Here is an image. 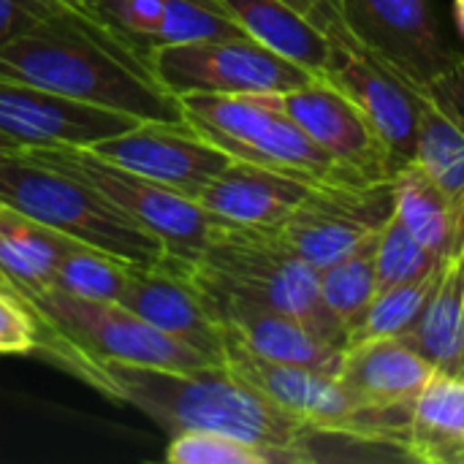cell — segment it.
I'll use <instances>...</instances> for the list:
<instances>
[{
  "label": "cell",
  "mask_w": 464,
  "mask_h": 464,
  "mask_svg": "<svg viewBox=\"0 0 464 464\" xmlns=\"http://www.w3.org/2000/svg\"><path fill=\"white\" fill-rule=\"evenodd\" d=\"M90 389L133 405L169 435L218 432L275 454L277 464L416 462L408 446L362 432L315 427L264 397L226 364L163 370L95 362Z\"/></svg>",
  "instance_id": "cell-1"
},
{
  "label": "cell",
  "mask_w": 464,
  "mask_h": 464,
  "mask_svg": "<svg viewBox=\"0 0 464 464\" xmlns=\"http://www.w3.org/2000/svg\"><path fill=\"white\" fill-rule=\"evenodd\" d=\"M0 76L139 122H188L182 98L160 84L150 54L76 0L0 46Z\"/></svg>",
  "instance_id": "cell-2"
},
{
  "label": "cell",
  "mask_w": 464,
  "mask_h": 464,
  "mask_svg": "<svg viewBox=\"0 0 464 464\" xmlns=\"http://www.w3.org/2000/svg\"><path fill=\"white\" fill-rule=\"evenodd\" d=\"M38 332L33 353L90 386L95 362H125L163 370L212 364L204 353L141 321L117 302H98L65 291L22 296Z\"/></svg>",
  "instance_id": "cell-3"
},
{
  "label": "cell",
  "mask_w": 464,
  "mask_h": 464,
  "mask_svg": "<svg viewBox=\"0 0 464 464\" xmlns=\"http://www.w3.org/2000/svg\"><path fill=\"white\" fill-rule=\"evenodd\" d=\"M188 275L207 296H231L296 315L334 343L348 345V332L324 307L321 272L285 247L275 228L218 223Z\"/></svg>",
  "instance_id": "cell-4"
},
{
  "label": "cell",
  "mask_w": 464,
  "mask_h": 464,
  "mask_svg": "<svg viewBox=\"0 0 464 464\" xmlns=\"http://www.w3.org/2000/svg\"><path fill=\"white\" fill-rule=\"evenodd\" d=\"M185 120L231 160L310 185H370L329 158L283 109L280 95H182Z\"/></svg>",
  "instance_id": "cell-5"
},
{
  "label": "cell",
  "mask_w": 464,
  "mask_h": 464,
  "mask_svg": "<svg viewBox=\"0 0 464 464\" xmlns=\"http://www.w3.org/2000/svg\"><path fill=\"white\" fill-rule=\"evenodd\" d=\"M0 198L52 231L101 250L133 266H155L166 261L163 242L122 215L95 188L41 163L16 158L0 160Z\"/></svg>",
  "instance_id": "cell-6"
},
{
  "label": "cell",
  "mask_w": 464,
  "mask_h": 464,
  "mask_svg": "<svg viewBox=\"0 0 464 464\" xmlns=\"http://www.w3.org/2000/svg\"><path fill=\"white\" fill-rule=\"evenodd\" d=\"M33 163L52 171L68 174L73 179L95 188L106 201H111L122 215L136 220L141 228L152 231L163 247L166 258L174 264H196L207 250L218 218H212L198 201L179 196L158 182H150L84 147H33L22 150Z\"/></svg>",
  "instance_id": "cell-7"
},
{
  "label": "cell",
  "mask_w": 464,
  "mask_h": 464,
  "mask_svg": "<svg viewBox=\"0 0 464 464\" xmlns=\"http://www.w3.org/2000/svg\"><path fill=\"white\" fill-rule=\"evenodd\" d=\"M223 364L275 405L315 427L386 438L411 449V411L370 408L332 372L269 362L231 343H226Z\"/></svg>",
  "instance_id": "cell-8"
},
{
  "label": "cell",
  "mask_w": 464,
  "mask_h": 464,
  "mask_svg": "<svg viewBox=\"0 0 464 464\" xmlns=\"http://www.w3.org/2000/svg\"><path fill=\"white\" fill-rule=\"evenodd\" d=\"M160 84L182 95H283L315 79L247 33L169 44L150 52Z\"/></svg>",
  "instance_id": "cell-9"
},
{
  "label": "cell",
  "mask_w": 464,
  "mask_h": 464,
  "mask_svg": "<svg viewBox=\"0 0 464 464\" xmlns=\"http://www.w3.org/2000/svg\"><path fill=\"white\" fill-rule=\"evenodd\" d=\"M394 212L392 179L370 185H313L275 228L285 247L318 272L372 242Z\"/></svg>",
  "instance_id": "cell-10"
},
{
  "label": "cell",
  "mask_w": 464,
  "mask_h": 464,
  "mask_svg": "<svg viewBox=\"0 0 464 464\" xmlns=\"http://www.w3.org/2000/svg\"><path fill=\"white\" fill-rule=\"evenodd\" d=\"M340 8L353 38L416 87L432 84L464 57L435 0H343Z\"/></svg>",
  "instance_id": "cell-11"
},
{
  "label": "cell",
  "mask_w": 464,
  "mask_h": 464,
  "mask_svg": "<svg viewBox=\"0 0 464 464\" xmlns=\"http://www.w3.org/2000/svg\"><path fill=\"white\" fill-rule=\"evenodd\" d=\"M324 33L332 38L334 46L326 79L348 92L353 103L364 111L400 171L405 163L413 160L416 152L424 87L411 84L402 73L372 54L359 38H353V33L343 22V11L334 22L326 24Z\"/></svg>",
  "instance_id": "cell-12"
},
{
  "label": "cell",
  "mask_w": 464,
  "mask_h": 464,
  "mask_svg": "<svg viewBox=\"0 0 464 464\" xmlns=\"http://www.w3.org/2000/svg\"><path fill=\"white\" fill-rule=\"evenodd\" d=\"M90 150L193 201L231 160L190 122H136L133 128L92 144Z\"/></svg>",
  "instance_id": "cell-13"
},
{
  "label": "cell",
  "mask_w": 464,
  "mask_h": 464,
  "mask_svg": "<svg viewBox=\"0 0 464 464\" xmlns=\"http://www.w3.org/2000/svg\"><path fill=\"white\" fill-rule=\"evenodd\" d=\"M283 109L294 122L340 166L353 171L364 182L394 179L397 166L375 133L372 122L329 79H310L280 95Z\"/></svg>",
  "instance_id": "cell-14"
},
{
  "label": "cell",
  "mask_w": 464,
  "mask_h": 464,
  "mask_svg": "<svg viewBox=\"0 0 464 464\" xmlns=\"http://www.w3.org/2000/svg\"><path fill=\"white\" fill-rule=\"evenodd\" d=\"M139 120L0 76V136L24 150L84 147L111 139Z\"/></svg>",
  "instance_id": "cell-15"
},
{
  "label": "cell",
  "mask_w": 464,
  "mask_h": 464,
  "mask_svg": "<svg viewBox=\"0 0 464 464\" xmlns=\"http://www.w3.org/2000/svg\"><path fill=\"white\" fill-rule=\"evenodd\" d=\"M117 304L204 353L212 364H223V326L198 285L190 280L185 264L166 258L155 266H130Z\"/></svg>",
  "instance_id": "cell-16"
},
{
  "label": "cell",
  "mask_w": 464,
  "mask_h": 464,
  "mask_svg": "<svg viewBox=\"0 0 464 464\" xmlns=\"http://www.w3.org/2000/svg\"><path fill=\"white\" fill-rule=\"evenodd\" d=\"M204 299L218 315L226 343L239 345L269 362L299 364L337 375L345 356V345L334 343L307 321L231 296L204 294Z\"/></svg>",
  "instance_id": "cell-17"
},
{
  "label": "cell",
  "mask_w": 464,
  "mask_h": 464,
  "mask_svg": "<svg viewBox=\"0 0 464 464\" xmlns=\"http://www.w3.org/2000/svg\"><path fill=\"white\" fill-rule=\"evenodd\" d=\"M313 190L310 182L245 163L228 160L198 193V204L226 226L277 228Z\"/></svg>",
  "instance_id": "cell-18"
},
{
  "label": "cell",
  "mask_w": 464,
  "mask_h": 464,
  "mask_svg": "<svg viewBox=\"0 0 464 464\" xmlns=\"http://www.w3.org/2000/svg\"><path fill=\"white\" fill-rule=\"evenodd\" d=\"M438 375L405 337H378L345 348L337 378L370 408L411 411L419 392Z\"/></svg>",
  "instance_id": "cell-19"
},
{
  "label": "cell",
  "mask_w": 464,
  "mask_h": 464,
  "mask_svg": "<svg viewBox=\"0 0 464 464\" xmlns=\"http://www.w3.org/2000/svg\"><path fill=\"white\" fill-rule=\"evenodd\" d=\"M223 5L237 19V24L266 49L302 65L315 79L329 76L334 46L315 22L283 0H223Z\"/></svg>",
  "instance_id": "cell-20"
},
{
  "label": "cell",
  "mask_w": 464,
  "mask_h": 464,
  "mask_svg": "<svg viewBox=\"0 0 464 464\" xmlns=\"http://www.w3.org/2000/svg\"><path fill=\"white\" fill-rule=\"evenodd\" d=\"M76 245L0 198V277L14 296L49 291L60 258Z\"/></svg>",
  "instance_id": "cell-21"
},
{
  "label": "cell",
  "mask_w": 464,
  "mask_h": 464,
  "mask_svg": "<svg viewBox=\"0 0 464 464\" xmlns=\"http://www.w3.org/2000/svg\"><path fill=\"white\" fill-rule=\"evenodd\" d=\"M438 372L459 375L464 351V242L454 250L419 321L402 334Z\"/></svg>",
  "instance_id": "cell-22"
},
{
  "label": "cell",
  "mask_w": 464,
  "mask_h": 464,
  "mask_svg": "<svg viewBox=\"0 0 464 464\" xmlns=\"http://www.w3.org/2000/svg\"><path fill=\"white\" fill-rule=\"evenodd\" d=\"M464 449V378L438 372L411 405L416 462L457 464Z\"/></svg>",
  "instance_id": "cell-23"
},
{
  "label": "cell",
  "mask_w": 464,
  "mask_h": 464,
  "mask_svg": "<svg viewBox=\"0 0 464 464\" xmlns=\"http://www.w3.org/2000/svg\"><path fill=\"white\" fill-rule=\"evenodd\" d=\"M394 215L438 256H451L464 242V220L419 163H405L394 179Z\"/></svg>",
  "instance_id": "cell-24"
},
{
  "label": "cell",
  "mask_w": 464,
  "mask_h": 464,
  "mask_svg": "<svg viewBox=\"0 0 464 464\" xmlns=\"http://www.w3.org/2000/svg\"><path fill=\"white\" fill-rule=\"evenodd\" d=\"M413 163L438 185L464 220V128L424 87Z\"/></svg>",
  "instance_id": "cell-25"
},
{
  "label": "cell",
  "mask_w": 464,
  "mask_h": 464,
  "mask_svg": "<svg viewBox=\"0 0 464 464\" xmlns=\"http://www.w3.org/2000/svg\"><path fill=\"white\" fill-rule=\"evenodd\" d=\"M378 239V237H375ZM375 239L351 256L321 269V299L332 318L351 334L378 294L375 275Z\"/></svg>",
  "instance_id": "cell-26"
},
{
  "label": "cell",
  "mask_w": 464,
  "mask_h": 464,
  "mask_svg": "<svg viewBox=\"0 0 464 464\" xmlns=\"http://www.w3.org/2000/svg\"><path fill=\"white\" fill-rule=\"evenodd\" d=\"M443 264L435 266L432 272L421 275V277H413V280H405V283H397L392 288L378 291L372 304L362 315V321L351 329L348 345L378 340V337H402V334H408L411 326L419 321L424 304L430 302V296H432V291L438 285V277L443 272Z\"/></svg>",
  "instance_id": "cell-27"
},
{
  "label": "cell",
  "mask_w": 464,
  "mask_h": 464,
  "mask_svg": "<svg viewBox=\"0 0 464 464\" xmlns=\"http://www.w3.org/2000/svg\"><path fill=\"white\" fill-rule=\"evenodd\" d=\"M133 264H125L120 258H111L101 250L76 245L68 250L57 269H54V291H65L73 296L84 299H98V302H117L128 277V269Z\"/></svg>",
  "instance_id": "cell-28"
},
{
  "label": "cell",
  "mask_w": 464,
  "mask_h": 464,
  "mask_svg": "<svg viewBox=\"0 0 464 464\" xmlns=\"http://www.w3.org/2000/svg\"><path fill=\"white\" fill-rule=\"evenodd\" d=\"M449 258V256H446ZM443 256L432 253L427 245H421L405 223L392 212V218L383 223L378 239H375V275H378V291L392 288L397 283L421 277L440 266L446 261Z\"/></svg>",
  "instance_id": "cell-29"
},
{
  "label": "cell",
  "mask_w": 464,
  "mask_h": 464,
  "mask_svg": "<svg viewBox=\"0 0 464 464\" xmlns=\"http://www.w3.org/2000/svg\"><path fill=\"white\" fill-rule=\"evenodd\" d=\"M171 464H277L275 454L218 432H177L166 446Z\"/></svg>",
  "instance_id": "cell-30"
},
{
  "label": "cell",
  "mask_w": 464,
  "mask_h": 464,
  "mask_svg": "<svg viewBox=\"0 0 464 464\" xmlns=\"http://www.w3.org/2000/svg\"><path fill=\"white\" fill-rule=\"evenodd\" d=\"M38 343L35 321L19 296L0 291V356L33 353Z\"/></svg>",
  "instance_id": "cell-31"
},
{
  "label": "cell",
  "mask_w": 464,
  "mask_h": 464,
  "mask_svg": "<svg viewBox=\"0 0 464 464\" xmlns=\"http://www.w3.org/2000/svg\"><path fill=\"white\" fill-rule=\"evenodd\" d=\"M71 0H0V46Z\"/></svg>",
  "instance_id": "cell-32"
},
{
  "label": "cell",
  "mask_w": 464,
  "mask_h": 464,
  "mask_svg": "<svg viewBox=\"0 0 464 464\" xmlns=\"http://www.w3.org/2000/svg\"><path fill=\"white\" fill-rule=\"evenodd\" d=\"M427 90L451 111V117L464 128V57L451 65L443 76H438Z\"/></svg>",
  "instance_id": "cell-33"
},
{
  "label": "cell",
  "mask_w": 464,
  "mask_h": 464,
  "mask_svg": "<svg viewBox=\"0 0 464 464\" xmlns=\"http://www.w3.org/2000/svg\"><path fill=\"white\" fill-rule=\"evenodd\" d=\"M285 5H291L294 11H299L302 16H307L310 22H315L321 30H326L329 22H334L340 16V3L343 0H283Z\"/></svg>",
  "instance_id": "cell-34"
},
{
  "label": "cell",
  "mask_w": 464,
  "mask_h": 464,
  "mask_svg": "<svg viewBox=\"0 0 464 464\" xmlns=\"http://www.w3.org/2000/svg\"><path fill=\"white\" fill-rule=\"evenodd\" d=\"M24 147H19L16 141H11V139H5V136H0V160H8V158H16L19 152H22Z\"/></svg>",
  "instance_id": "cell-35"
},
{
  "label": "cell",
  "mask_w": 464,
  "mask_h": 464,
  "mask_svg": "<svg viewBox=\"0 0 464 464\" xmlns=\"http://www.w3.org/2000/svg\"><path fill=\"white\" fill-rule=\"evenodd\" d=\"M454 22H457V30L464 38V0H454Z\"/></svg>",
  "instance_id": "cell-36"
},
{
  "label": "cell",
  "mask_w": 464,
  "mask_h": 464,
  "mask_svg": "<svg viewBox=\"0 0 464 464\" xmlns=\"http://www.w3.org/2000/svg\"><path fill=\"white\" fill-rule=\"evenodd\" d=\"M459 378H464V351H462V364H459Z\"/></svg>",
  "instance_id": "cell-37"
},
{
  "label": "cell",
  "mask_w": 464,
  "mask_h": 464,
  "mask_svg": "<svg viewBox=\"0 0 464 464\" xmlns=\"http://www.w3.org/2000/svg\"><path fill=\"white\" fill-rule=\"evenodd\" d=\"M457 464H464V449L459 451V457H457Z\"/></svg>",
  "instance_id": "cell-38"
},
{
  "label": "cell",
  "mask_w": 464,
  "mask_h": 464,
  "mask_svg": "<svg viewBox=\"0 0 464 464\" xmlns=\"http://www.w3.org/2000/svg\"><path fill=\"white\" fill-rule=\"evenodd\" d=\"M0 291H8V285H5V280L0 277Z\"/></svg>",
  "instance_id": "cell-39"
}]
</instances>
